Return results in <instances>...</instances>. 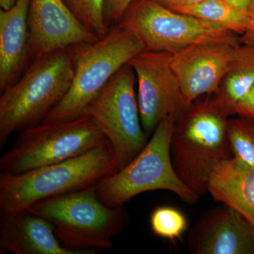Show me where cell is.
Segmentation results:
<instances>
[{
    "label": "cell",
    "instance_id": "obj_11",
    "mask_svg": "<svg viewBox=\"0 0 254 254\" xmlns=\"http://www.w3.org/2000/svg\"><path fill=\"white\" fill-rule=\"evenodd\" d=\"M241 48L230 43H198L172 53V66L188 106L200 95L218 91Z\"/></svg>",
    "mask_w": 254,
    "mask_h": 254
},
{
    "label": "cell",
    "instance_id": "obj_14",
    "mask_svg": "<svg viewBox=\"0 0 254 254\" xmlns=\"http://www.w3.org/2000/svg\"><path fill=\"white\" fill-rule=\"evenodd\" d=\"M0 254H81L65 248L53 224L28 210L1 213Z\"/></svg>",
    "mask_w": 254,
    "mask_h": 254
},
{
    "label": "cell",
    "instance_id": "obj_18",
    "mask_svg": "<svg viewBox=\"0 0 254 254\" xmlns=\"http://www.w3.org/2000/svg\"><path fill=\"white\" fill-rule=\"evenodd\" d=\"M225 94L220 99L232 112L235 105L254 85V48L243 46L240 55L226 75Z\"/></svg>",
    "mask_w": 254,
    "mask_h": 254
},
{
    "label": "cell",
    "instance_id": "obj_21",
    "mask_svg": "<svg viewBox=\"0 0 254 254\" xmlns=\"http://www.w3.org/2000/svg\"><path fill=\"white\" fill-rule=\"evenodd\" d=\"M105 0H65L78 21L100 39L109 31L103 17Z\"/></svg>",
    "mask_w": 254,
    "mask_h": 254
},
{
    "label": "cell",
    "instance_id": "obj_28",
    "mask_svg": "<svg viewBox=\"0 0 254 254\" xmlns=\"http://www.w3.org/2000/svg\"><path fill=\"white\" fill-rule=\"evenodd\" d=\"M247 11H248V14L250 15L251 19H252L254 25V0H252V1H251Z\"/></svg>",
    "mask_w": 254,
    "mask_h": 254
},
{
    "label": "cell",
    "instance_id": "obj_5",
    "mask_svg": "<svg viewBox=\"0 0 254 254\" xmlns=\"http://www.w3.org/2000/svg\"><path fill=\"white\" fill-rule=\"evenodd\" d=\"M177 117L164 118L144 148L125 168L103 180L96 189L99 199L112 208L125 206L137 195L156 190H170L188 204L200 196L182 181L174 168L172 137Z\"/></svg>",
    "mask_w": 254,
    "mask_h": 254
},
{
    "label": "cell",
    "instance_id": "obj_17",
    "mask_svg": "<svg viewBox=\"0 0 254 254\" xmlns=\"http://www.w3.org/2000/svg\"><path fill=\"white\" fill-rule=\"evenodd\" d=\"M173 11L205 20L234 33L245 34L254 31V25L248 11L237 9L225 0H203L197 4L176 8Z\"/></svg>",
    "mask_w": 254,
    "mask_h": 254
},
{
    "label": "cell",
    "instance_id": "obj_12",
    "mask_svg": "<svg viewBox=\"0 0 254 254\" xmlns=\"http://www.w3.org/2000/svg\"><path fill=\"white\" fill-rule=\"evenodd\" d=\"M32 62L52 52L99 41L64 0H31L28 10Z\"/></svg>",
    "mask_w": 254,
    "mask_h": 254
},
{
    "label": "cell",
    "instance_id": "obj_8",
    "mask_svg": "<svg viewBox=\"0 0 254 254\" xmlns=\"http://www.w3.org/2000/svg\"><path fill=\"white\" fill-rule=\"evenodd\" d=\"M118 25L136 37L148 51L174 53L198 43L239 45L234 32L177 12L155 0H133Z\"/></svg>",
    "mask_w": 254,
    "mask_h": 254
},
{
    "label": "cell",
    "instance_id": "obj_22",
    "mask_svg": "<svg viewBox=\"0 0 254 254\" xmlns=\"http://www.w3.org/2000/svg\"><path fill=\"white\" fill-rule=\"evenodd\" d=\"M133 0H105L103 17L108 28L118 25L127 8Z\"/></svg>",
    "mask_w": 254,
    "mask_h": 254
},
{
    "label": "cell",
    "instance_id": "obj_2",
    "mask_svg": "<svg viewBox=\"0 0 254 254\" xmlns=\"http://www.w3.org/2000/svg\"><path fill=\"white\" fill-rule=\"evenodd\" d=\"M118 171L109 141L61 163L0 175V213L28 210L39 200L98 186Z\"/></svg>",
    "mask_w": 254,
    "mask_h": 254
},
{
    "label": "cell",
    "instance_id": "obj_10",
    "mask_svg": "<svg viewBox=\"0 0 254 254\" xmlns=\"http://www.w3.org/2000/svg\"><path fill=\"white\" fill-rule=\"evenodd\" d=\"M172 53L148 51L129 62L138 81V103L142 126L147 135L170 115L178 118L189 108L171 64Z\"/></svg>",
    "mask_w": 254,
    "mask_h": 254
},
{
    "label": "cell",
    "instance_id": "obj_13",
    "mask_svg": "<svg viewBox=\"0 0 254 254\" xmlns=\"http://www.w3.org/2000/svg\"><path fill=\"white\" fill-rule=\"evenodd\" d=\"M188 247L194 254H254V227L222 204L207 211L192 227Z\"/></svg>",
    "mask_w": 254,
    "mask_h": 254
},
{
    "label": "cell",
    "instance_id": "obj_1",
    "mask_svg": "<svg viewBox=\"0 0 254 254\" xmlns=\"http://www.w3.org/2000/svg\"><path fill=\"white\" fill-rule=\"evenodd\" d=\"M73 46L33 60L17 81L1 92L0 148L14 132L39 125L63 99L74 75Z\"/></svg>",
    "mask_w": 254,
    "mask_h": 254
},
{
    "label": "cell",
    "instance_id": "obj_19",
    "mask_svg": "<svg viewBox=\"0 0 254 254\" xmlns=\"http://www.w3.org/2000/svg\"><path fill=\"white\" fill-rule=\"evenodd\" d=\"M229 139L233 156L254 168V120L241 116L228 121Z\"/></svg>",
    "mask_w": 254,
    "mask_h": 254
},
{
    "label": "cell",
    "instance_id": "obj_6",
    "mask_svg": "<svg viewBox=\"0 0 254 254\" xmlns=\"http://www.w3.org/2000/svg\"><path fill=\"white\" fill-rule=\"evenodd\" d=\"M73 50L75 67L71 86L43 122L84 115L88 105L113 75L145 48L136 37L118 24L99 41L74 46Z\"/></svg>",
    "mask_w": 254,
    "mask_h": 254
},
{
    "label": "cell",
    "instance_id": "obj_7",
    "mask_svg": "<svg viewBox=\"0 0 254 254\" xmlns=\"http://www.w3.org/2000/svg\"><path fill=\"white\" fill-rule=\"evenodd\" d=\"M18 133L14 144L0 158L1 173L20 174L61 163L108 141L88 115L43 122Z\"/></svg>",
    "mask_w": 254,
    "mask_h": 254
},
{
    "label": "cell",
    "instance_id": "obj_3",
    "mask_svg": "<svg viewBox=\"0 0 254 254\" xmlns=\"http://www.w3.org/2000/svg\"><path fill=\"white\" fill-rule=\"evenodd\" d=\"M190 106L175 122L171 156L177 175L200 196L208 193L215 168L233 156L226 120L231 111L220 100L193 109Z\"/></svg>",
    "mask_w": 254,
    "mask_h": 254
},
{
    "label": "cell",
    "instance_id": "obj_24",
    "mask_svg": "<svg viewBox=\"0 0 254 254\" xmlns=\"http://www.w3.org/2000/svg\"><path fill=\"white\" fill-rule=\"evenodd\" d=\"M155 1L167 6L169 9L173 10L182 6L197 4L203 0H155Z\"/></svg>",
    "mask_w": 254,
    "mask_h": 254
},
{
    "label": "cell",
    "instance_id": "obj_27",
    "mask_svg": "<svg viewBox=\"0 0 254 254\" xmlns=\"http://www.w3.org/2000/svg\"><path fill=\"white\" fill-rule=\"evenodd\" d=\"M17 0H0L1 9H9L16 3Z\"/></svg>",
    "mask_w": 254,
    "mask_h": 254
},
{
    "label": "cell",
    "instance_id": "obj_9",
    "mask_svg": "<svg viewBox=\"0 0 254 254\" xmlns=\"http://www.w3.org/2000/svg\"><path fill=\"white\" fill-rule=\"evenodd\" d=\"M136 78L131 66L128 64L124 65L85 113L91 117L109 141L118 170L138 155L148 141L135 93Z\"/></svg>",
    "mask_w": 254,
    "mask_h": 254
},
{
    "label": "cell",
    "instance_id": "obj_26",
    "mask_svg": "<svg viewBox=\"0 0 254 254\" xmlns=\"http://www.w3.org/2000/svg\"><path fill=\"white\" fill-rule=\"evenodd\" d=\"M241 42L244 46L251 47L254 48V31L247 32L241 38Z\"/></svg>",
    "mask_w": 254,
    "mask_h": 254
},
{
    "label": "cell",
    "instance_id": "obj_16",
    "mask_svg": "<svg viewBox=\"0 0 254 254\" xmlns=\"http://www.w3.org/2000/svg\"><path fill=\"white\" fill-rule=\"evenodd\" d=\"M208 191L217 201L240 213L254 227V168L235 157L219 164L210 175Z\"/></svg>",
    "mask_w": 254,
    "mask_h": 254
},
{
    "label": "cell",
    "instance_id": "obj_4",
    "mask_svg": "<svg viewBox=\"0 0 254 254\" xmlns=\"http://www.w3.org/2000/svg\"><path fill=\"white\" fill-rule=\"evenodd\" d=\"M97 187L39 200L28 210L53 224L65 248L81 254L110 250L113 237L128 226L130 217L125 206L103 203Z\"/></svg>",
    "mask_w": 254,
    "mask_h": 254
},
{
    "label": "cell",
    "instance_id": "obj_20",
    "mask_svg": "<svg viewBox=\"0 0 254 254\" xmlns=\"http://www.w3.org/2000/svg\"><path fill=\"white\" fill-rule=\"evenodd\" d=\"M150 226L157 236L174 242L181 238L187 230L188 222L182 211L173 206L155 208L150 215Z\"/></svg>",
    "mask_w": 254,
    "mask_h": 254
},
{
    "label": "cell",
    "instance_id": "obj_23",
    "mask_svg": "<svg viewBox=\"0 0 254 254\" xmlns=\"http://www.w3.org/2000/svg\"><path fill=\"white\" fill-rule=\"evenodd\" d=\"M234 112L242 117L254 120V85L247 94L235 105Z\"/></svg>",
    "mask_w": 254,
    "mask_h": 254
},
{
    "label": "cell",
    "instance_id": "obj_25",
    "mask_svg": "<svg viewBox=\"0 0 254 254\" xmlns=\"http://www.w3.org/2000/svg\"><path fill=\"white\" fill-rule=\"evenodd\" d=\"M225 1L237 9L247 11L252 0H225Z\"/></svg>",
    "mask_w": 254,
    "mask_h": 254
},
{
    "label": "cell",
    "instance_id": "obj_15",
    "mask_svg": "<svg viewBox=\"0 0 254 254\" xmlns=\"http://www.w3.org/2000/svg\"><path fill=\"white\" fill-rule=\"evenodd\" d=\"M31 0H17L0 10V91L12 85L32 63L28 10Z\"/></svg>",
    "mask_w": 254,
    "mask_h": 254
}]
</instances>
